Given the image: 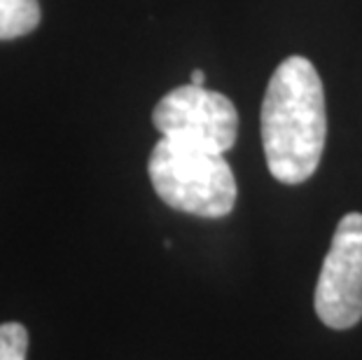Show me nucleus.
I'll return each instance as SVG.
<instances>
[{
	"mask_svg": "<svg viewBox=\"0 0 362 360\" xmlns=\"http://www.w3.org/2000/svg\"><path fill=\"white\" fill-rule=\"evenodd\" d=\"M40 24L37 0H0V40H14Z\"/></svg>",
	"mask_w": 362,
	"mask_h": 360,
	"instance_id": "5",
	"label": "nucleus"
},
{
	"mask_svg": "<svg viewBox=\"0 0 362 360\" xmlns=\"http://www.w3.org/2000/svg\"><path fill=\"white\" fill-rule=\"evenodd\" d=\"M313 306L332 330H349L362 320V213L339 220L315 283Z\"/></svg>",
	"mask_w": 362,
	"mask_h": 360,
	"instance_id": "4",
	"label": "nucleus"
},
{
	"mask_svg": "<svg viewBox=\"0 0 362 360\" xmlns=\"http://www.w3.org/2000/svg\"><path fill=\"white\" fill-rule=\"evenodd\" d=\"M152 122L164 139L225 155L238 134L236 105L220 91L197 84L171 89L152 110Z\"/></svg>",
	"mask_w": 362,
	"mask_h": 360,
	"instance_id": "3",
	"label": "nucleus"
},
{
	"mask_svg": "<svg viewBox=\"0 0 362 360\" xmlns=\"http://www.w3.org/2000/svg\"><path fill=\"white\" fill-rule=\"evenodd\" d=\"M192 84H197V87H204V84H206V73L197 68V71L192 73Z\"/></svg>",
	"mask_w": 362,
	"mask_h": 360,
	"instance_id": "7",
	"label": "nucleus"
},
{
	"mask_svg": "<svg viewBox=\"0 0 362 360\" xmlns=\"http://www.w3.org/2000/svg\"><path fill=\"white\" fill-rule=\"evenodd\" d=\"M262 145L272 175L285 185L309 180L327 141L325 91L306 57H288L276 68L262 101Z\"/></svg>",
	"mask_w": 362,
	"mask_h": 360,
	"instance_id": "1",
	"label": "nucleus"
},
{
	"mask_svg": "<svg viewBox=\"0 0 362 360\" xmlns=\"http://www.w3.org/2000/svg\"><path fill=\"white\" fill-rule=\"evenodd\" d=\"M148 173L157 197L175 211L199 218H225L234 211L236 178L225 155L161 136Z\"/></svg>",
	"mask_w": 362,
	"mask_h": 360,
	"instance_id": "2",
	"label": "nucleus"
},
{
	"mask_svg": "<svg viewBox=\"0 0 362 360\" xmlns=\"http://www.w3.org/2000/svg\"><path fill=\"white\" fill-rule=\"evenodd\" d=\"M28 330L21 323L0 325V360H26Z\"/></svg>",
	"mask_w": 362,
	"mask_h": 360,
	"instance_id": "6",
	"label": "nucleus"
}]
</instances>
